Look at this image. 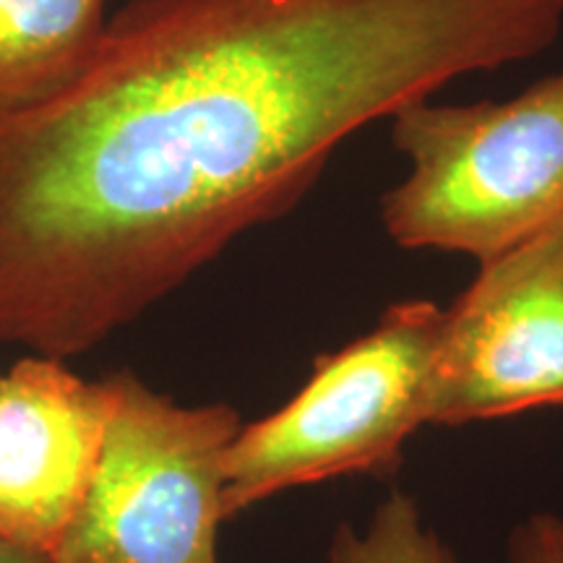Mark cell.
Instances as JSON below:
<instances>
[{"label": "cell", "instance_id": "1", "mask_svg": "<svg viewBox=\"0 0 563 563\" xmlns=\"http://www.w3.org/2000/svg\"><path fill=\"white\" fill-rule=\"evenodd\" d=\"M561 32L563 0H133L66 89L0 115V342L95 350L365 125Z\"/></svg>", "mask_w": 563, "mask_h": 563}, {"label": "cell", "instance_id": "2", "mask_svg": "<svg viewBox=\"0 0 563 563\" xmlns=\"http://www.w3.org/2000/svg\"><path fill=\"white\" fill-rule=\"evenodd\" d=\"M410 173L384 194L386 235L477 264L563 214V70L511 100H420L389 118Z\"/></svg>", "mask_w": 563, "mask_h": 563}, {"label": "cell", "instance_id": "3", "mask_svg": "<svg viewBox=\"0 0 563 563\" xmlns=\"http://www.w3.org/2000/svg\"><path fill=\"white\" fill-rule=\"evenodd\" d=\"M441 321L431 300L394 302L371 332L321 355L279 410L243 422L228 452L224 519L302 485L397 473L428 422Z\"/></svg>", "mask_w": 563, "mask_h": 563}, {"label": "cell", "instance_id": "4", "mask_svg": "<svg viewBox=\"0 0 563 563\" xmlns=\"http://www.w3.org/2000/svg\"><path fill=\"white\" fill-rule=\"evenodd\" d=\"M102 384L100 460L51 563H220L228 452L241 415L224 402L178 405L131 371Z\"/></svg>", "mask_w": 563, "mask_h": 563}, {"label": "cell", "instance_id": "5", "mask_svg": "<svg viewBox=\"0 0 563 563\" xmlns=\"http://www.w3.org/2000/svg\"><path fill=\"white\" fill-rule=\"evenodd\" d=\"M563 407V214L481 262L443 308L431 371V426Z\"/></svg>", "mask_w": 563, "mask_h": 563}, {"label": "cell", "instance_id": "6", "mask_svg": "<svg viewBox=\"0 0 563 563\" xmlns=\"http://www.w3.org/2000/svg\"><path fill=\"white\" fill-rule=\"evenodd\" d=\"M108 426L102 378L26 355L0 384V540L53 559L87 496Z\"/></svg>", "mask_w": 563, "mask_h": 563}, {"label": "cell", "instance_id": "7", "mask_svg": "<svg viewBox=\"0 0 563 563\" xmlns=\"http://www.w3.org/2000/svg\"><path fill=\"white\" fill-rule=\"evenodd\" d=\"M108 0H0V115L68 87L100 45Z\"/></svg>", "mask_w": 563, "mask_h": 563}, {"label": "cell", "instance_id": "8", "mask_svg": "<svg viewBox=\"0 0 563 563\" xmlns=\"http://www.w3.org/2000/svg\"><path fill=\"white\" fill-rule=\"evenodd\" d=\"M323 563H456L452 551L422 525L420 506L402 490L373 511L365 530L340 525Z\"/></svg>", "mask_w": 563, "mask_h": 563}, {"label": "cell", "instance_id": "9", "mask_svg": "<svg viewBox=\"0 0 563 563\" xmlns=\"http://www.w3.org/2000/svg\"><path fill=\"white\" fill-rule=\"evenodd\" d=\"M509 563H563V519L532 514L509 538Z\"/></svg>", "mask_w": 563, "mask_h": 563}, {"label": "cell", "instance_id": "10", "mask_svg": "<svg viewBox=\"0 0 563 563\" xmlns=\"http://www.w3.org/2000/svg\"><path fill=\"white\" fill-rule=\"evenodd\" d=\"M0 563H51V561H47L45 555L30 553L24 551V548H16L0 540Z\"/></svg>", "mask_w": 563, "mask_h": 563}, {"label": "cell", "instance_id": "11", "mask_svg": "<svg viewBox=\"0 0 563 563\" xmlns=\"http://www.w3.org/2000/svg\"><path fill=\"white\" fill-rule=\"evenodd\" d=\"M0 384H3V373H0Z\"/></svg>", "mask_w": 563, "mask_h": 563}]
</instances>
